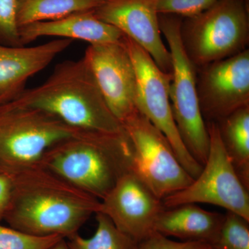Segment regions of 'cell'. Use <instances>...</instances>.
Instances as JSON below:
<instances>
[{"label":"cell","instance_id":"4316f807","mask_svg":"<svg viewBox=\"0 0 249 249\" xmlns=\"http://www.w3.org/2000/svg\"><path fill=\"white\" fill-rule=\"evenodd\" d=\"M244 1H247V2H249V0H244Z\"/></svg>","mask_w":249,"mask_h":249},{"label":"cell","instance_id":"603a6c76","mask_svg":"<svg viewBox=\"0 0 249 249\" xmlns=\"http://www.w3.org/2000/svg\"><path fill=\"white\" fill-rule=\"evenodd\" d=\"M18 0H0V43L20 45L17 24Z\"/></svg>","mask_w":249,"mask_h":249},{"label":"cell","instance_id":"3957f363","mask_svg":"<svg viewBox=\"0 0 249 249\" xmlns=\"http://www.w3.org/2000/svg\"><path fill=\"white\" fill-rule=\"evenodd\" d=\"M14 101L47 111L76 129L124 132L108 107L83 57L60 62L42 84L24 90Z\"/></svg>","mask_w":249,"mask_h":249},{"label":"cell","instance_id":"7a4b0ae2","mask_svg":"<svg viewBox=\"0 0 249 249\" xmlns=\"http://www.w3.org/2000/svg\"><path fill=\"white\" fill-rule=\"evenodd\" d=\"M38 165L101 200L132 169V147L125 132L80 130L49 147Z\"/></svg>","mask_w":249,"mask_h":249},{"label":"cell","instance_id":"52a82bcc","mask_svg":"<svg viewBox=\"0 0 249 249\" xmlns=\"http://www.w3.org/2000/svg\"><path fill=\"white\" fill-rule=\"evenodd\" d=\"M210 139L207 160L199 176L162 200L165 209L185 204H209L238 214L249 222V193L236 173L217 124L206 123Z\"/></svg>","mask_w":249,"mask_h":249},{"label":"cell","instance_id":"2e32d148","mask_svg":"<svg viewBox=\"0 0 249 249\" xmlns=\"http://www.w3.org/2000/svg\"><path fill=\"white\" fill-rule=\"evenodd\" d=\"M224 214L210 212L196 204H185L163 209L156 221L155 231L182 242L211 245L217 238Z\"/></svg>","mask_w":249,"mask_h":249},{"label":"cell","instance_id":"ac0fdd59","mask_svg":"<svg viewBox=\"0 0 249 249\" xmlns=\"http://www.w3.org/2000/svg\"><path fill=\"white\" fill-rule=\"evenodd\" d=\"M104 0H18V28L55 20L83 11H93Z\"/></svg>","mask_w":249,"mask_h":249},{"label":"cell","instance_id":"5b68a950","mask_svg":"<svg viewBox=\"0 0 249 249\" xmlns=\"http://www.w3.org/2000/svg\"><path fill=\"white\" fill-rule=\"evenodd\" d=\"M183 18L159 14L160 29L169 46L172 62L170 99L174 119L185 146L204 166L210 139L198 97L197 69L188 56L181 40Z\"/></svg>","mask_w":249,"mask_h":249},{"label":"cell","instance_id":"5bb4252c","mask_svg":"<svg viewBox=\"0 0 249 249\" xmlns=\"http://www.w3.org/2000/svg\"><path fill=\"white\" fill-rule=\"evenodd\" d=\"M72 42L55 39L33 47L0 43V105L16 99L26 89L29 78L50 65Z\"/></svg>","mask_w":249,"mask_h":249},{"label":"cell","instance_id":"d6986e66","mask_svg":"<svg viewBox=\"0 0 249 249\" xmlns=\"http://www.w3.org/2000/svg\"><path fill=\"white\" fill-rule=\"evenodd\" d=\"M97 228L91 237L76 233L66 238L69 249H138L139 243L116 228L106 214H96Z\"/></svg>","mask_w":249,"mask_h":249},{"label":"cell","instance_id":"30bf717a","mask_svg":"<svg viewBox=\"0 0 249 249\" xmlns=\"http://www.w3.org/2000/svg\"><path fill=\"white\" fill-rule=\"evenodd\" d=\"M197 70L198 97L206 123H218L237 109L249 106L248 49Z\"/></svg>","mask_w":249,"mask_h":249},{"label":"cell","instance_id":"277c9868","mask_svg":"<svg viewBox=\"0 0 249 249\" xmlns=\"http://www.w3.org/2000/svg\"><path fill=\"white\" fill-rule=\"evenodd\" d=\"M80 130L42 109L0 105V173L13 178L36 166L49 147Z\"/></svg>","mask_w":249,"mask_h":249},{"label":"cell","instance_id":"7c38bea8","mask_svg":"<svg viewBox=\"0 0 249 249\" xmlns=\"http://www.w3.org/2000/svg\"><path fill=\"white\" fill-rule=\"evenodd\" d=\"M100 201L98 212L107 216L118 229L137 243L155 232L156 221L164 209L161 199L132 169Z\"/></svg>","mask_w":249,"mask_h":249},{"label":"cell","instance_id":"d4e9b609","mask_svg":"<svg viewBox=\"0 0 249 249\" xmlns=\"http://www.w3.org/2000/svg\"><path fill=\"white\" fill-rule=\"evenodd\" d=\"M13 191L12 178L0 173V222L4 219Z\"/></svg>","mask_w":249,"mask_h":249},{"label":"cell","instance_id":"e0dca14e","mask_svg":"<svg viewBox=\"0 0 249 249\" xmlns=\"http://www.w3.org/2000/svg\"><path fill=\"white\" fill-rule=\"evenodd\" d=\"M216 124L237 176L249 189V106L237 109Z\"/></svg>","mask_w":249,"mask_h":249},{"label":"cell","instance_id":"44dd1931","mask_svg":"<svg viewBox=\"0 0 249 249\" xmlns=\"http://www.w3.org/2000/svg\"><path fill=\"white\" fill-rule=\"evenodd\" d=\"M65 237L37 236L0 224V249H49Z\"/></svg>","mask_w":249,"mask_h":249},{"label":"cell","instance_id":"8fae6325","mask_svg":"<svg viewBox=\"0 0 249 249\" xmlns=\"http://www.w3.org/2000/svg\"><path fill=\"white\" fill-rule=\"evenodd\" d=\"M83 58L108 107L123 124L138 109L135 71L122 41L89 45Z\"/></svg>","mask_w":249,"mask_h":249},{"label":"cell","instance_id":"9a60e30c","mask_svg":"<svg viewBox=\"0 0 249 249\" xmlns=\"http://www.w3.org/2000/svg\"><path fill=\"white\" fill-rule=\"evenodd\" d=\"M20 45L25 46L42 37L79 40L89 45L121 42L124 34L117 28L98 19L94 11L76 13L67 17L33 23L19 28Z\"/></svg>","mask_w":249,"mask_h":249},{"label":"cell","instance_id":"8992f818","mask_svg":"<svg viewBox=\"0 0 249 249\" xmlns=\"http://www.w3.org/2000/svg\"><path fill=\"white\" fill-rule=\"evenodd\" d=\"M181 35L196 69L240 53L249 44V2L219 0L202 14L185 18Z\"/></svg>","mask_w":249,"mask_h":249},{"label":"cell","instance_id":"484cf974","mask_svg":"<svg viewBox=\"0 0 249 249\" xmlns=\"http://www.w3.org/2000/svg\"><path fill=\"white\" fill-rule=\"evenodd\" d=\"M49 249H69L66 239L62 238Z\"/></svg>","mask_w":249,"mask_h":249},{"label":"cell","instance_id":"ffe728a7","mask_svg":"<svg viewBox=\"0 0 249 249\" xmlns=\"http://www.w3.org/2000/svg\"><path fill=\"white\" fill-rule=\"evenodd\" d=\"M212 249H249V222L234 213L227 211Z\"/></svg>","mask_w":249,"mask_h":249},{"label":"cell","instance_id":"ba28073f","mask_svg":"<svg viewBox=\"0 0 249 249\" xmlns=\"http://www.w3.org/2000/svg\"><path fill=\"white\" fill-rule=\"evenodd\" d=\"M132 147V170L163 200L193 182L171 144L139 111L123 124Z\"/></svg>","mask_w":249,"mask_h":249},{"label":"cell","instance_id":"cb8c5ba5","mask_svg":"<svg viewBox=\"0 0 249 249\" xmlns=\"http://www.w3.org/2000/svg\"><path fill=\"white\" fill-rule=\"evenodd\" d=\"M138 249H212L209 244L195 242H178L154 232L139 243Z\"/></svg>","mask_w":249,"mask_h":249},{"label":"cell","instance_id":"4fadbf2b","mask_svg":"<svg viewBox=\"0 0 249 249\" xmlns=\"http://www.w3.org/2000/svg\"><path fill=\"white\" fill-rule=\"evenodd\" d=\"M157 1L104 0L93 11L143 49L162 71L171 73V55L160 36Z\"/></svg>","mask_w":249,"mask_h":249},{"label":"cell","instance_id":"9c48e42d","mask_svg":"<svg viewBox=\"0 0 249 249\" xmlns=\"http://www.w3.org/2000/svg\"><path fill=\"white\" fill-rule=\"evenodd\" d=\"M121 41L135 71L137 109L169 141L180 163L195 179L203 166L185 146L175 124L170 99L172 73L162 71L151 56L127 36Z\"/></svg>","mask_w":249,"mask_h":249},{"label":"cell","instance_id":"7402d4cb","mask_svg":"<svg viewBox=\"0 0 249 249\" xmlns=\"http://www.w3.org/2000/svg\"><path fill=\"white\" fill-rule=\"evenodd\" d=\"M219 0H158L159 14L173 15L182 18L195 17L213 6Z\"/></svg>","mask_w":249,"mask_h":249},{"label":"cell","instance_id":"6da1fadb","mask_svg":"<svg viewBox=\"0 0 249 249\" xmlns=\"http://www.w3.org/2000/svg\"><path fill=\"white\" fill-rule=\"evenodd\" d=\"M12 179L11 201L3 220L26 233L68 238L99 210L97 198L40 165Z\"/></svg>","mask_w":249,"mask_h":249}]
</instances>
